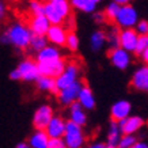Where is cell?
Wrapping results in <instances>:
<instances>
[{
	"label": "cell",
	"mask_w": 148,
	"mask_h": 148,
	"mask_svg": "<svg viewBox=\"0 0 148 148\" xmlns=\"http://www.w3.org/2000/svg\"><path fill=\"white\" fill-rule=\"evenodd\" d=\"M33 38V33L30 32L29 26H26L22 22H15L5 30V33L1 36L3 44H11L19 50H25L30 46Z\"/></svg>",
	"instance_id": "cell-1"
},
{
	"label": "cell",
	"mask_w": 148,
	"mask_h": 148,
	"mask_svg": "<svg viewBox=\"0 0 148 148\" xmlns=\"http://www.w3.org/2000/svg\"><path fill=\"white\" fill-rule=\"evenodd\" d=\"M71 3L67 0H50L45 3V16L52 26H61V23L71 14Z\"/></svg>",
	"instance_id": "cell-2"
},
{
	"label": "cell",
	"mask_w": 148,
	"mask_h": 148,
	"mask_svg": "<svg viewBox=\"0 0 148 148\" xmlns=\"http://www.w3.org/2000/svg\"><path fill=\"white\" fill-rule=\"evenodd\" d=\"M117 26L121 27L122 30L125 29H135L136 25L139 23V14L132 4L121 5V10L117 16Z\"/></svg>",
	"instance_id": "cell-3"
},
{
	"label": "cell",
	"mask_w": 148,
	"mask_h": 148,
	"mask_svg": "<svg viewBox=\"0 0 148 148\" xmlns=\"http://www.w3.org/2000/svg\"><path fill=\"white\" fill-rule=\"evenodd\" d=\"M64 141L68 148H82L84 144V135L82 126L73 124L72 121H67V129H65V136Z\"/></svg>",
	"instance_id": "cell-4"
},
{
	"label": "cell",
	"mask_w": 148,
	"mask_h": 148,
	"mask_svg": "<svg viewBox=\"0 0 148 148\" xmlns=\"http://www.w3.org/2000/svg\"><path fill=\"white\" fill-rule=\"evenodd\" d=\"M79 65L76 63H69L67 64V68H65V71L60 75V76L56 79V87H57L58 91L64 90V88H67L69 86L75 84L77 80V77H79Z\"/></svg>",
	"instance_id": "cell-5"
},
{
	"label": "cell",
	"mask_w": 148,
	"mask_h": 148,
	"mask_svg": "<svg viewBox=\"0 0 148 148\" xmlns=\"http://www.w3.org/2000/svg\"><path fill=\"white\" fill-rule=\"evenodd\" d=\"M53 117V109L50 105H41L33 114V126L36 128V130H45Z\"/></svg>",
	"instance_id": "cell-6"
},
{
	"label": "cell",
	"mask_w": 148,
	"mask_h": 148,
	"mask_svg": "<svg viewBox=\"0 0 148 148\" xmlns=\"http://www.w3.org/2000/svg\"><path fill=\"white\" fill-rule=\"evenodd\" d=\"M16 69L21 73V80L23 82H38V79L41 77L38 63L34 60H30V58L21 61Z\"/></svg>",
	"instance_id": "cell-7"
},
{
	"label": "cell",
	"mask_w": 148,
	"mask_h": 148,
	"mask_svg": "<svg viewBox=\"0 0 148 148\" xmlns=\"http://www.w3.org/2000/svg\"><path fill=\"white\" fill-rule=\"evenodd\" d=\"M109 60L112 63L113 67H116L117 69H126V68L130 65V53L124 50L122 48H117V49L109 50Z\"/></svg>",
	"instance_id": "cell-8"
},
{
	"label": "cell",
	"mask_w": 148,
	"mask_h": 148,
	"mask_svg": "<svg viewBox=\"0 0 148 148\" xmlns=\"http://www.w3.org/2000/svg\"><path fill=\"white\" fill-rule=\"evenodd\" d=\"M82 88H83V84L80 82H76L75 84L69 86L67 88H64L58 92V101L61 105L64 106H71L72 103L77 102V98H79V94H80Z\"/></svg>",
	"instance_id": "cell-9"
},
{
	"label": "cell",
	"mask_w": 148,
	"mask_h": 148,
	"mask_svg": "<svg viewBox=\"0 0 148 148\" xmlns=\"http://www.w3.org/2000/svg\"><path fill=\"white\" fill-rule=\"evenodd\" d=\"M130 112H132V105H130L129 101L120 99V101L113 103L112 109H110V116H112L113 121L120 122L130 117Z\"/></svg>",
	"instance_id": "cell-10"
},
{
	"label": "cell",
	"mask_w": 148,
	"mask_h": 148,
	"mask_svg": "<svg viewBox=\"0 0 148 148\" xmlns=\"http://www.w3.org/2000/svg\"><path fill=\"white\" fill-rule=\"evenodd\" d=\"M132 87L141 92H148V65H141L133 72Z\"/></svg>",
	"instance_id": "cell-11"
},
{
	"label": "cell",
	"mask_w": 148,
	"mask_h": 148,
	"mask_svg": "<svg viewBox=\"0 0 148 148\" xmlns=\"http://www.w3.org/2000/svg\"><path fill=\"white\" fill-rule=\"evenodd\" d=\"M139 34L135 29H125L120 33V46L126 52H135L137 46Z\"/></svg>",
	"instance_id": "cell-12"
},
{
	"label": "cell",
	"mask_w": 148,
	"mask_h": 148,
	"mask_svg": "<svg viewBox=\"0 0 148 148\" xmlns=\"http://www.w3.org/2000/svg\"><path fill=\"white\" fill-rule=\"evenodd\" d=\"M40 68V73L41 76H46V77H53L57 79L67 68V64L64 60L56 61V63H48V64H38Z\"/></svg>",
	"instance_id": "cell-13"
},
{
	"label": "cell",
	"mask_w": 148,
	"mask_h": 148,
	"mask_svg": "<svg viewBox=\"0 0 148 148\" xmlns=\"http://www.w3.org/2000/svg\"><path fill=\"white\" fill-rule=\"evenodd\" d=\"M52 23L45 15H40V16H32L29 21V29L33 33V36H46L49 32Z\"/></svg>",
	"instance_id": "cell-14"
},
{
	"label": "cell",
	"mask_w": 148,
	"mask_h": 148,
	"mask_svg": "<svg viewBox=\"0 0 148 148\" xmlns=\"http://www.w3.org/2000/svg\"><path fill=\"white\" fill-rule=\"evenodd\" d=\"M65 129H67V121H64L61 117L54 116L45 132L49 136V139H64Z\"/></svg>",
	"instance_id": "cell-15"
},
{
	"label": "cell",
	"mask_w": 148,
	"mask_h": 148,
	"mask_svg": "<svg viewBox=\"0 0 148 148\" xmlns=\"http://www.w3.org/2000/svg\"><path fill=\"white\" fill-rule=\"evenodd\" d=\"M37 63L38 64H48V63H56L63 60L61 58V52L57 46L49 45L48 48H45L44 50H41L37 53Z\"/></svg>",
	"instance_id": "cell-16"
},
{
	"label": "cell",
	"mask_w": 148,
	"mask_h": 148,
	"mask_svg": "<svg viewBox=\"0 0 148 148\" xmlns=\"http://www.w3.org/2000/svg\"><path fill=\"white\" fill-rule=\"evenodd\" d=\"M118 125L122 130V135H133L141 129V126L144 125V120L140 116H130L126 120L120 121Z\"/></svg>",
	"instance_id": "cell-17"
},
{
	"label": "cell",
	"mask_w": 148,
	"mask_h": 148,
	"mask_svg": "<svg viewBox=\"0 0 148 148\" xmlns=\"http://www.w3.org/2000/svg\"><path fill=\"white\" fill-rule=\"evenodd\" d=\"M68 32L63 26H50L46 38L53 46H65Z\"/></svg>",
	"instance_id": "cell-18"
},
{
	"label": "cell",
	"mask_w": 148,
	"mask_h": 148,
	"mask_svg": "<svg viewBox=\"0 0 148 148\" xmlns=\"http://www.w3.org/2000/svg\"><path fill=\"white\" fill-rule=\"evenodd\" d=\"M69 121H72L73 124H76L79 126L86 125L87 114H86V110L82 108V105L79 102L72 103L69 106Z\"/></svg>",
	"instance_id": "cell-19"
},
{
	"label": "cell",
	"mask_w": 148,
	"mask_h": 148,
	"mask_svg": "<svg viewBox=\"0 0 148 148\" xmlns=\"http://www.w3.org/2000/svg\"><path fill=\"white\" fill-rule=\"evenodd\" d=\"M77 102L82 105V108L84 110H92L95 108V97L94 92L88 86L83 84V88H82L80 94H79V98H77Z\"/></svg>",
	"instance_id": "cell-20"
},
{
	"label": "cell",
	"mask_w": 148,
	"mask_h": 148,
	"mask_svg": "<svg viewBox=\"0 0 148 148\" xmlns=\"http://www.w3.org/2000/svg\"><path fill=\"white\" fill-rule=\"evenodd\" d=\"M122 137V130L118 125L117 121H113L110 122L109 125V130H108V140H106V144L109 147H113V148H118V144H120V140Z\"/></svg>",
	"instance_id": "cell-21"
},
{
	"label": "cell",
	"mask_w": 148,
	"mask_h": 148,
	"mask_svg": "<svg viewBox=\"0 0 148 148\" xmlns=\"http://www.w3.org/2000/svg\"><path fill=\"white\" fill-rule=\"evenodd\" d=\"M49 136L45 130H34L29 137V145L32 148H48L49 145Z\"/></svg>",
	"instance_id": "cell-22"
},
{
	"label": "cell",
	"mask_w": 148,
	"mask_h": 148,
	"mask_svg": "<svg viewBox=\"0 0 148 148\" xmlns=\"http://www.w3.org/2000/svg\"><path fill=\"white\" fill-rule=\"evenodd\" d=\"M69 3H71V5L73 8L87 14H95L99 4L98 0H72Z\"/></svg>",
	"instance_id": "cell-23"
},
{
	"label": "cell",
	"mask_w": 148,
	"mask_h": 148,
	"mask_svg": "<svg viewBox=\"0 0 148 148\" xmlns=\"http://www.w3.org/2000/svg\"><path fill=\"white\" fill-rule=\"evenodd\" d=\"M105 44H108V34H105L102 30H95L91 33L90 37V46L94 52H98L103 48Z\"/></svg>",
	"instance_id": "cell-24"
},
{
	"label": "cell",
	"mask_w": 148,
	"mask_h": 148,
	"mask_svg": "<svg viewBox=\"0 0 148 148\" xmlns=\"http://www.w3.org/2000/svg\"><path fill=\"white\" fill-rule=\"evenodd\" d=\"M37 86H38V88L42 91H48V92H52V94H57L60 91L57 90V87H56V79L53 77H46V76H41L37 82Z\"/></svg>",
	"instance_id": "cell-25"
},
{
	"label": "cell",
	"mask_w": 148,
	"mask_h": 148,
	"mask_svg": "<svg viewBox=\"0 0 148 148\" xmlns=\"http://www.w3.org/2000/svg\"><path fill=\"white\" fill-rule=\"evenodd\" d=\"M48 38L46 36H33L32 38V42H30V48H32L34 52H41V50H44L45 48H48Z\"/></svg>",
	"instance_id": "cell-26"
},
{
	"label": "cell",
	"mask_w": 148,
	"mask_h": 148,
	"mask_svg": "<svg viewBox=\"0 0 148 148\" xmlns=\"http://www.w3.org/2000/svg\"><path fill=\"white\" fill-rule=\"evenodd\" d=\"M120 10H121V5L118 4L117 1H112V3H109L106 5V8H105V16L108 21H112V22H116L117 21V16H118V12H120Z\"/></svg>",
	"instance_id": "cell-27"
},
{
	"label": "cell",
	"mask_w": 148,
	"mask_h": 148,
	"mask_svg": "<svg viewBox=\"0 0 148 148\" xmlns=\"http://www.w3.org/2000/svg\"><path fill=\"white\" fill-rule=\"evenodd\" d=\"M120 30L117 27H113L112 30L108 33V45L110 48V50L117 49V48H121L120 46Z\"/></svg>",
	"instance_id": "cell-28"
},
{
	"label": "cell",
	"mask_w": 148,
	"mask_h": 148,
	"mask_svg": "<svg viewBox=\"0 0 148 148\" xmlns=\"http://www.w3.org/2000/svg\"><path fill=\"white\" fill-rule=\"evenodd\" d=\"M65 46H67V49L71 50V52H76L77 48H79V37H77L73 32H69V33H68Z\"/></svg>",
	"instance_id": "cell-29"
},
{
	"label": "cell",
	"mask_w": 148,
	"mask_h": 148,
	"mask_svg": "<svg viewBox=\"0 0 148 148\" xmlns=\"http://www.w3.org/2000/svg\"><path fill=\"white\" fill-rule=\"evenodd\" d=\"M30 12L33 16H40V15H45V4L41 1H30Z\"/></svg>",
	"instance_id": "cell-30"
},
{
	"label": "cell",
	"mask_w": 148,
	"mask_h": 148,
	"mask_svg": "<svg viewBox=\"0 0 148 148\" xmlns=\"http://www.w3.org/2000/svg\"><path fill=\"white\" fill-rule=\"evenodd\" d=\"M136 143H137V139L133 135H122L118 148H132Z\"/></svg>",
	"instance_id": "cell-31"
},
{
	"label": "cell",
	"mask_w": 148,
	"mask_h": 148,
	"mask_svg": "<svg viewBox=\"0 0 148 148\" xmlns=\"http://www.w3.org/2000/svg\"><path fill=\"white\" fill-rule=\"evenodd\" d=\"M148 49V36H139V40H137V46H136L135 53L141 54Z\"/></svg>",
	"instance_id": "cell-32"
},
{
	"label": "cell",
	"mask_w": 148,
	"mask_h": 148,
	"mask_svg": "<svg viewBox=\"0 0 148 148\" xmlns=\"http://www.w3.org/2000/svg\"><path fill=\"white\" fill-rule=\"evenodd\" d=\"M135 30L137 32L139 36H148V21H145V19H140L139 23L136 25Z\"/></svg>",
	"instance_id": "cell-33"
},
{
	"label": "cell",
	"mask_w": 148,
	"mask_h": 148,
	"mask_svg": "<svg viewBox=\"0 0 148 148\" xmlns=\"http://www.w3.org/2000/svg\"><path fill=\"white\" fill-rule=\"evenodd\" d=\"M48 148H68L64 139H50Z\"/></svg>",
	"instance_id": "cell-34"
},
{
	"label": "cell",
	"mask_w": 148,
	"mask_h": 148,
	"mask_svg": "<svg viewBox=\"0 0 148 148\" xmlns=\"http://www.w3.org/2000/svg\"><path fill=\"white\" fill-rule=\"evenodd\" d=\"M92 18H94V21L97 23H102L105 19H106V16H105V14L102 12H95L94 15H92Z\"/></svg>",
	"instance_id": "cell-35"
},
{
	"label": "cell",
	"mask_w": 148,
	"mask_h": 148,
	"mask_svg": "<svg viewBox=\"0 0 148 148\" xmlns=\"http://www.w3.org/2000/svg\"><path fill=\"white\" fill-rule=\"evenodd\" d=\"M10 79L11 80H21V73H19V71L16 68L10 72Z\"/></svg>",
	"instance_id": "cell-36"
},
{
	"label": "cell",
	"mask_w": 148,
	"mask_h": 148,
	"mask_svg": "<svg viewBox=\"0 0 148 148\" xmlns=\"http://www.w3.org/2000/svg\"><path fill=\"white\" fill-rule=\"evenodd\" d=\"M87 148H108V144L102 143V141H94V143H91Z\"/></svg>",
	"instance_id": "cell-37"
},
{
	"label": "cell",
	"mask_w": 148,
	"mask_h": 148,
	"mask_svg": "<svg viewBox=\"0 0 148 148\" xmlns=\"http://www.w3.org/2000/svg\"><path fill=\"white\" fill-rule=\"evenodd\" d=\"M132 148H148V143H145V141H137Z\"/></svg>",
	"instance_id": "cell-38"
},
{
	"label": "cell",
	"mask_w": 148,
	"mask_h": 148,
	"mask_svg": "<svg viewBox=\"0 0 148 148\" xmlns=\"http://www.w3.org/2000/svg\"><path fill=\"white\" fill-rule=\"evenodd\" d=\"M15 148H32L29 145V143H25V141H21V143L16 144V147Z\"/></svg>",
	"instance_id": "cell-39"
},
{
	"label": "cell",
	"mask_w": 148,
	"mask_h": 148,
	"mask_svg": "<svg viewBox=\"0 0 148 148\" xmlns=\"http://www.w3.org/2000/svg\"><path fill=\"white\" fill-rule=\"evenodd\" d=\"M141 60H143V61H144L145 64H148V49L145 50V52H144L143 54H141Z\"/></svg>",
	"instance_id": "cell-40"
},
{
	"label": "cell",
	"mask_w": 148,
	"mask_h": 148,
	"mask_svg": "<svg viewBox=\"0 0 148 148\" xmlns=\"http://www.w3.org/2000/svg\"><path fill=\"white\" fill-rule=\"evenodd\" d=\"M4 12H5V7H4V4L1 3V4H0V16H4Z\"/></svg>",
	"instance_id": "cell-41"
}]
</instances>
